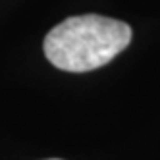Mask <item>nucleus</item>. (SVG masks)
<instances>
[{
  "label": "nucleus",
  "instance_id": "obj_2",
  "mask_svg": "<svg viewBox=\"0 0 160 160\" xmlns=\"http://www.w3.org/2000/svg\"><path fill=\"white\" fill-rule=\"evenodd\" d=\"M48 160H60V158H48Z\"/></svg>",
  "mask_w": 160,
  "mask_h": 160
},
{
  "label": "nucleus",
  "instance_id": "obj_1",
  "mask_svg": "<svg viewBox=\"0 0 160 160\" xmlns=\"http://www.w3.org/2000/svg\"><path fill=\"white\" fill-rule=\"evenodd\" d=\"M131 35V27L120 19L98 14L72 16L47 33L42 48L54 68L83 73L114 60L128 48Z\"/></svg>",
  "mask_w": 160,
  "mask_h": 160
}]
</instances>
